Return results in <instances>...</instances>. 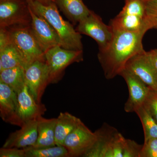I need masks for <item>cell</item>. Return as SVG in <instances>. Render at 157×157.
<instances>
[{
    "mask_svg": "<svg viewBox=\"0 0 157 157\" xmlns=\"http://www.w3.org/2000/svg\"><path fill=\"white\" fill-rule=\"evenodd\" d=\"M147 31L146 29L135 32L113 31L111 42L98 53L105 78L111 79L120 75L131 58L144 51L142 41Z\"/></svg>",
    "mask_w": 157,
    "mask_h": 157,
    "instance_id": "1",
    "label": "cell"
},
{
    "mask_svg": "<svg viewBox=\"0 0 157 157\" xmlns=\"http://www.w3.org/2000/svg\"><path fill=\"white\" fill-rule=\"evenodd\" d=\"M36 14L44 17L54 29L60 39L61 46L65 49L82 50L81 34L73 25L65 21L60 14L56 3L44 6L38 2L28 4Z\"/></svg>",
    "mask_w": 157,
    "mask_h": 157,
    "instance_id": "2",
    "label": "cell"
},
{
    "mask_svg": "<svg viewBox=\"0 0 157 157\" xmlns=\"http://www.w3.org/2000/svg\"><path fill=\"white\" fill-rule=\"evenodd\" d=\"M6 29L9 40L22 58L24 69L36 61L46 62L45 54L35 39L31 26Z\"/></svg>",
    "mask_w": 157,
    "mask_h": 157,
    "instance_id": "3",
    "label": "cell"
},
{
    "mask_svg": "<svg viewBox=\"0 0 157 157\" xmlns=\"http://www.w3.org/2000/svg\"><path fill=\"white\" fill-rule=\"evenodd\" d=\"M45 60L50 71V84L58 82L68 66L83 61V51L65 49L59 45L45 52Z\"/></svg>",
    "mask_w": 157,
    "mask_h": 157,
    "instance_id": "4",
    "label": "cell"
},
{
    "mask_svg": "<svg viewBox=\"0 0 157 157\" xmlns=\"http://www.w3.org/2000/svg\"><path fill=\"white\" fill-rule=\"evenodd\" d=\"M31 23L26 0H0V28L30 26Z\"/></svg>",
    "mask_w": 157,
    "mask_h": 157,
    "instance_id": "5",
    "label": "cell"
},
{
    "mask_svg": "<svg viewBox=\"0 0 157 157\" xmlns=\"http://www.w3.org/2000/svg\"><path fill=\"white\" fill-rule=\"evenodd\" d=\"M76 29L80 34L94 39L98 43L99 50L106 48L113 36L111 26L105 24L101 17L92 11L78 23Z\"/></svg>",
    "mask_w": 157,
    "mask_h": 157,
    "instance_id": "6",
    "label": "cell"
},
{
    "mask_svg": "<svg viewBox=\"0 0 157 157\" xmlns=\"http://www.w3.org/2000/svg\"><path fill=\"white\" fill-rule=\"evenodd\" d=\"M98 140V135L82 122L77 126L64 141L63 146L67 150L69 157H83Z\"/></svg>",
    "mask_w": 157,
    "mask_h": 157,
    "instance_id": "7",
    "label": "cell"
},
{
    "mask_svg": "<svg viewBox=\"0 0 157 157\" xmlns=\"http://www.w3.org/2000/svg\"><path fill=\"white\" fill-rule=\"evenodd\" d=\"M25 83L31 94L37 102L50 84V71L45 61H36L24 69Z\"/></svg>",
    "mask_w": 157,
    "mask_h": 157,
    "instance_id": "8",
    "label": "cell"
},
{
    "mask_svg": "<svg viewBox=\"0 0 157 157\" xmlns=\"http://www.w3.org/2000/svg\"><path fill=\"white\" fill-rule=\"evenodd\" d=\"M29 9L32 16L31 30L43 52L45 53L58 45L61 46L59 37L50 24L44 17L35 13L30 7Z\"/></svg>",
    "mask_w": 157,
    "mask_h": 157,
    "instance_id": "9",
    "label": "cell"
},
{
    "mask_svg": "<svg viewBox=\"0 0 157 157\" xmlns=\"http://www.w3.org/2000/svg\"><path fill=\"white\" fill-rule=\"evenodd\" d=\"M98 140L85 157H112L121 134L113 127L104 124L96 131Z\"/></svg>",
    "mask_w": 157,
    "mask_h": 157,
    "instance_id": "10",
    "label": "cell"
},
{
    "mask_svg": "<svg viewBox=\"0 0 157 157\" xmlns=\"http://www.w3.org/2000/svg\"><path fill=\"white\" fill-rule=\"evenodd\" d=\"M126 82L129 97L124 106L127 113L135 112L143 105L151 89L143 81L131 72L124 69L120 74Z\"/></svg>",
    "mask_w": 157,
    "mask_h": 157,
    "instance_id": "11",
    "label": "cell"
},
{
    "mask_svg": "<svg viewBox=\"0 0 157 157\" xmlns=\"http://www.w3.org/2000/svg\"><path fill=\"white\" fill-rule=\"evenodd\" d=\"M125 69L135 74L150 88L157 90V72L145 50L131 58L127 62Z\"/></svg>",
    "mask_w": 157,
    "mask_h": 157,
    "instance_id": "12",
    "label": "cell"
},
{
    "mask_svg": "<svg viewBox=\"0 0 157 157\" xmlns=\"http://www.w3.org/2000/svg\"><path fill=\"white\" fill-rule=\"evenodd\" d=\"M0 116L5 122L20 127L24 124L18 114L17 93L0 82Z\"/></svg>",
    "mask_w": 157,
    "mask_h": 157,
    "instance_id": "13",
    "label": "cell"
},
{
    "mask_svg": "<svg viewBox=\"0 0 157 157\" xmlns=\"http://www.w3.org/2000/svg\"><path fill=\"white\" fill-rule=\"evenodd\" d=\"M38 136L37 119L29 121L24 124L19 130L10 134L2 147L24 149L33 147L36 143Z\"/></svg>",
    "mask_w": 157,
    "mask_h": 157,
    "instance_id": "14",
    "label": "cell"
},
{
    "mask_svg": "<svg viewBox=\"0 0 157 157\" xmlns=\"http://www.w3.org/2000/svg\"><path fill=\"white\" fill-rule=\"evenodd\" d=\"M18 114L23 124L37 120L46 111L45 105L37 102L29 91L26 85L17 93Z\"/></svg>",
    "mask_w": 157,
    "mask_h": 157,
    "instance_id": "15",
    "label": "cell"
},
{
    "mask_svg": "<svg viewBox=\"0 0 157 157\" xmlns=\"http://www.w3.org/2000/svg\"><path fill=\"white\" fill-rule=\"evenodd\" d=\"M17 67L24 68L22 58L9 40L7 29L0 28V71Z\"/></svg>",
    "mask_w": 157,
    "mask_h": 157,
    "instance_id": "16",
    "label": "cell"
},
{
    "mask_svg": "<svg viewBox=\"0 0 157 157\" xmlns=\"http://www.w3.org/2000/svg\"><path fill=\"white\" fill-rule=\"evenodd\" d=\"M55 3L58 9L73 25L78 24L91 11L82 0H56Z\"/></svg>",
    "mask_w": 157,
    "mask_h": 157,
    "instance_id": "17",
    "label": "cell"
},
{
    "mask_svg": "<svg viewBox=\"0 0 157 157\" xmlns=\"http://www.w3.org/2000/svg\"><path fill=\"white\" fill-rule=\"evenodd\" d=\"M38 136L36 143L33 147L43 148L56 145L55 128L56 118L47 119L40 116L37 119Z\"/></svg>",
    "mask_w": 157,
    "mask_h": 157,
    "instance_id": "18",
    "label": "cell"
},
{
    "mask_svg": "<svg viewBox=\"0 0 157 157\" xmlns=\"http://www.w3.org/2000/svg\"><path fill=\"white\" fill-rule=\"evenodd\" d=\"M82 121L68 112H61L56 118L55 128L56 145L62 146L66 137L76 128Z\"/></svg>",
    "mask_w": 157,
    "mask_h": 157,
    "instance_id": "19",
    "label": "cell"
},
{
    "mask_svg": "<svg viewBox=\"0 0 157 157\" xmlns=\"http://www.w3.org/2000/svg\"><path fill=\"white\" fill-rule=\"evenodd\" d=\"M144 18L133 15H120L118 14L111 20L109 25L113 31L137 32L146 29L144 25Z\"/></svg>",
    "mask_w": 157,
    "mask_h": 157,
    "instance_id": "20",
    "label": "cell"
},
{
    "mask_svg": "<svg viewBox=\"0 0 157 157\" xmlns=\"http://www.w3.org/2000/svg\"><path fill=\"white\" fill-rule=\"evenodd\" d=\"M0 82L9 86L17 94L26 85L24 68L17 67L0 71Z\"/></svg>",
    "mask_w": 157,
    "mask_h": 157,
    "instance_id": "21",
    "label": "cell"
},
{
    "mask_svg": "<svg viewBox=\"0 0 157 157\" xmlns=\"http://www.w3.org/2000/svg\"><path fill=\"white\" fill-rule=\"evenodd\" d=\"M24 149L25 150V157H69L67 150L63 145L43 148L29 147Z\"/></svg>",
    "mask_w": 157,
    "mask_h": 157,
    "instance_id": "22",
    "label": "cell"
},
{
    "mask_svg": "<svg viewBox=\"0 0 157 157\" xmlns=\"http://www.w3.org/2000/svg\"><path fill=\"white\" fill-rule=\"evenodd\" d=\"M135 112L140 119L143 126L144 140L157 138V122L143 105L137 108Z\"/></svg>",
    "mask_w": 157,
    "mask_h": 157,
    "instance_id": "23",
    "label": "cell"
},
{
    "mask_svg": "<svg viewBox=\"0 0 157 157\" xmlns=\"http://www.w3.org/2000/svg\"><path fill=\"white\" fill-rule=\"evenodd\" d=\"M118 14L136 15L144 18L145 3L143 0H125L124 6Z\"/></svg>",
    "mask_w": 157,
    "mask_h": 157,
    "instance_id": "24",
    "label": "cell"
},
{
    "mask_svg": "<svg viewBox=\"0 0 157 157\" xmlns=\"http://www.w3.org/2000/svg\"><path fill=\"white\" fill-rule=\"evenodd\" d=\"M144 24L147 29H157V0H150L145 2Z\"/></svg>",
    "mask_w": 157,
    "mask_h": 157,
    "instance_id": "25",
    "label": "cell"
},
{
    "mask_svg": "<svg viewBox=\"0 0 157 157\" xmlns=\"http://www.w3.org/2000/svg\"><path fill=\"white\" fill-rule=\"evenodd\" d=\"M143 107L157 122V90H150Z\"/></svg>",
    "mask_w": 157,
    "mask_h": 157,
    "instance_id": "26",
    "label": "cell"
},
{
    "mask_svg": "<svg viewBox=\"0 0 157 157\" xmlns=\"http://www.w3.org/2000/svg\"><path fill=\"white\" fill-rule=\"evenodd\" d=\"M140 157H157V138L144 140Z\"/></svg>",
    "mask_w": 157,
    "mask_h": 157,
    "instance_id": "27",
    "label": "cell"
},
{
    "mask_svg": "<svg viewBox=\"0 0 157 157\" xmlns=\"http://www.w3.org/2000/svg\"><path fill=\"white\" fill-rule=\"evenodd\" d=\"M142 147L134 140L128 139L124 157H140Z\"/></svg>",
    "mask_w": 157,
    "mask_h": 157,
    "instance_id": "28",
    "label": "cell"
},
{
    "mask_svg": "<svg viewBox=\"0 0 157 157\" xmlns=\"http://www.w3.org/2000/svg\"><path fill=\"white\" fill-rule=\"evenodd\" d=\"M0 157H25V150L23 148L2 147L0 149Z\"/></svg>",
    "mask_w": 157,
    "mask_h": 157,
    "instance_id": "29",
    "label": "cell"
},
{
    "mask_svg": "<svg viewBox=\"0 0 157 157\" xmlns=\"http://www.w3.org/2000/svg\"><path fill=\"white\" fill-rule=\"evenodd\" d=\"M146 53L153 67L157 72V48L148 52L146 51Z\"/></svg>",
    "mask_w": 157,
    "mask_h": 157,
    "instance_id": "30",
    "label": "cell"
},
{
    "mask_svg": "<svg viewBox=\"0 0 157 157\" xmlns=\"http://www.w3.org/2000/svg\"><path fill=\"white\" fill-rule=\"evenodd\" d=\"M26 1L28 4L37 2L44 6H48L52 3H55L56 2V0H26Z\"/></svg>",
    "mask_w": 157,
    "mask_h": 157,
    "instance_id": "31",
    "label": "cell"
},
{
    "mask_svg": "<svg viewBox=\"0 0 157 157\" xmlns=\"http://www.w3.org/2000/svg\"><path fill=\"white\" fill-rule=\"evenodd\" d=\"M143 2L145 3L146 2H147V1H150V0H143Z\"/></svg>",
    "mask_w": 157,
    "mask_h": 157,
    "instance_id": "32",
    "label": "cell"
}]
</instances>
